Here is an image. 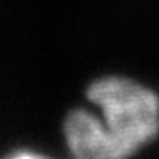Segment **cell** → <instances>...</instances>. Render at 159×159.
<instances>
[{
    "label": "cell",
    "mask_w": 159,
    "mask_h": 159,
    "mask_svg": "<svg viewBox=\"0 0 159 159\" xmlns=\"http://www.w3.org/2000/svg\"><path fill=\"white\" fill-rule=\"evenodd\" d=\"M86 101L124 146L128 157L159 136V94L125 75H102L88 84Z\"/></svg>",
    "instance_id": "1"
},
{
    "label": "cell",
    "mask_w": 159,
    "mask_h": 159,
    "mask_svg": "<svg viewBox=\"0 0 159 159\" xmlns=\"http://www.w3.org/2000/svg\"><path fill=\"white\" fill-rule=\"evenodd\" d=\"M67 151L76 159H127L128 154L93 106L75 107L62 122Z\"/></svg>",
    "instance_id": "2"
}]
</instances>
